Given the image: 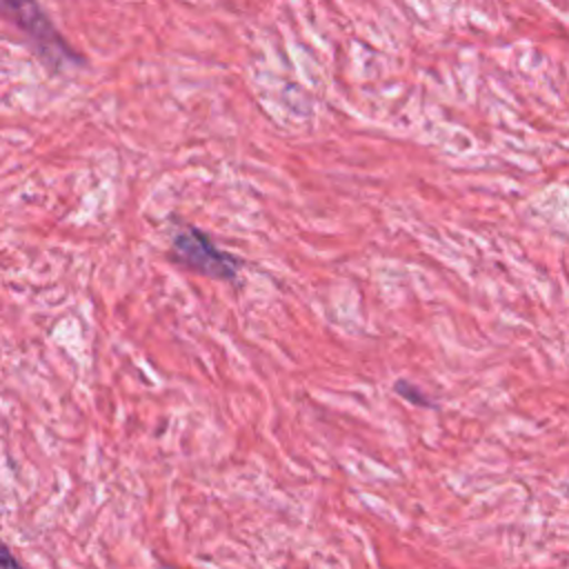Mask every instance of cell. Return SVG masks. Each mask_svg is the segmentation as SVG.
Segmentation results:
<instances>
[{
	"label": "cell",
	"mask_w": 569,
	"mask_h": 569,
	"mask_svg": "<svg viewBox=\"0 0 569 569\" xmlns=\"http://www.w3.org/2000/svg\"><path fill=\"white\" fill-rule=\"evenodd\" d=\"M0 16L24 36L31 51L51 71H62L64 67H78L84 62L36 0H0Z\"/></svg>",
	"instance_id": "obj_1"
},
{
	"label": "cell",
	"mask_w": 569,
	"mask_h": 569,
	"mask_svg": "<svg viewBox=\"0 0 569 569\" xmlns=\"http://www.w3.org/2000/svg\"><path fill=\"white\" fill-rule=\"evenodd\" d=\"M171 249H173V256L178 258V262H182L184 267L193 269L200 276H207L213 280H224V282H231L238 278L240 260L233 253L222 251L200 229L189 227V229L178 231L171 240Z\"/></svg>",
	"instance_id": "obj_2"
},
{
	"label": "cell",
	"mask_w": 569,
	"mask_h": 569,
	"mask_svg": "<svg viewBox=\"0 0 569 569\" xmlns=\"http://www.w3.org/2000/svg\"><path fill=\"white\" fill-rule=\"evenodd\" d=\"M393 391H396L400 398H405L407 402L416 405V407H431V405H433V402L429 400V396H427L420 387H416L413 382H409V380H396Z\"/></svg>",
	"instance_id": "obj_3"
},
{
	"label": "cell",
	"mask_w": 569,
	"mask_h": 569,
	"mask_svg": "<svg viewBox=\"0 0 569 569\" xmlns=\"http://www.w3.org/2000/svg\"><path fill=\"white\" fill-rule=\"evenodd\" d=\"M0 567H20V560L11 553V549L0 538Z\"/></svg>",
	"instance_id": "obj_4"
}]
</instances>
